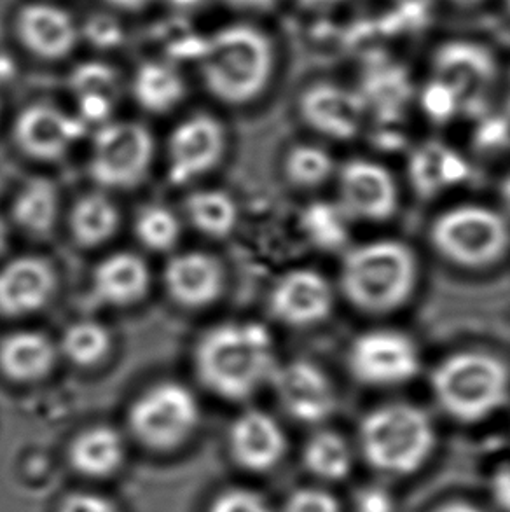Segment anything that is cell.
Segmentation results:
<instances>
[{"label":"cell","instance_id":"1","mask_svg":"<svg viewBox=\"0 0 510 512\" xmlns=\"http://www.w3.org/2000/svg\"><path fill=\"white\" fill-rule=\"evenodd\" d=\"M203 385L228 401H243L275 374V348L266 327L231 322L208 331L196 348Z\"/></svg>","mask_w":510,"mask_h":512},{"label":"cell","instance_id":"2","mask_svg":"<svg viewBox=\"0 0 510 512\" xmlns=\"http://www.w3.org/2000/svg\"><path fill=\"white\" fill-rule=\"evenodd\" d=\"M200 74L207 90L226 104H247L266 90L275 69V46L250 23L219 28L201 42Z\"/></svg>","mask_w":510,"mask_h":512},{"label":"cell","instance_id":"3","mask_svg":"<svg viewBox=\"0 0 510 512\" xmlns=\"http://www.w3.org/2000/svg\"><path fill=\"white\" fill-rule=\"evenodd\" d=\"M418 278L413 250L395 240L364 243L350 250L341 266V291L360 312H395Z\"/></svg>","mask_w":510,"mask_h":512},{"label":"cell","instance_id":"4","mask_svg":"<svg viewBox=\"0 0 510 512\" xmlns=\"http://www.w3.org/2000/svg\"><path fill=\"white\" fill-rule=\"evenodd\" d=\"M362 457L386 476H413L435 448V429L423 409L413 404H386L367 413L359 427Z\"/></svg>","mask_w":510,"mask_h":512},{"label":"cell","instance_id":"5","mask_svg":"<svg viewBox=\"0 0 510 512\" xmlns=\"http://www.w3.org/2000/svg\"><path fill=\"white\" fill-rule=\"evenodd\" d=\"M430 383L442 411L462 423L483 422L509 397V371L490 353L449 355L435 367Z\"/></svg>","mask_w":510,"mask_h":512},{"label":"cell","instance_id":"6","mask_svg":"<svg viewBox=\"0 0 510 512\" xmlns=\"http://www.w3.org/2000/svg\"><path fill=\"white\" fill-rule=\"evenodd\" d=\"M432 245L451 263L484 268L497 263L509 247L510 231L504 217L479 205L451 208L432 224Z\"/></svg>","mask_w":510,"mask_h":512},{"label":"cell","instance_id":"7","mask_svg":"<svg viewBox=\"0 0 510 512\" xmlns=\"http://www.w3.org/2000/svg\"><path fill=\"white\" fill-rule=\"evenodd\" d=\"M200 406L184 385L165 381L133 402L130 429L140 443L156 451H172L193 436Z\"/></svg>","mask_w":510,"mask_h":512},{"label":"cell","instance_id":"8","mask_svg":"<svg viewBox=\"0 0 510 512\" xmlns=\"http://www.w3.org/2000/svg\"><path fill=\"white\" fill-rule=\"evenodd\" d=\"M154 142L137 123H105L98 128L91 151V177L105 187H130L151 167Z\"/></svg>","mask_w":510,"mask_h":512},{"label":"cell","instance_id":"9","mask_svg":"<svg viewBox=\"0 0 510 512\" xmlns=\"http://www.w3.org/2000/svg\"><path fill=\"white\" fill-rule=\"evenodd\" d=\"M353 376L373 387H392L413 380L420 357L413 341L395 331L360 334L350 348Z\"/></svg>","mask_w":510,"mask_h":512},{"label":"cell","instance_id":"10","mask_svg":"<svg viewBox=\"0 0 510 512\" xmlns=\"http://www.w3.org/2000/svg\"><path fill=\"white\" fill-rule=\"evenodd\" d=\"M14 30L32 55L60 60L70 55L81 39V27L74 16L53 2H27L16 11Z\"/></svg>","mask_w":510,"mask_h":512},{"label":"cell","instance_id":"11","mask_svg":"<svg viewBox=\"0 0 510 512\" xmlns=\"http://www.w3.org/2000/svg\"><path fill=\"white\" fill-rule=\"evenodd\" d=\"M278 399L294 420L322 423L336 409V390L320 367L308 360H294L273 374Z\"/></svg>","mask_w":510,"mask_h":512},{"label":"cell","instance_id":"12","mask_svg":"<svg viewBox=\"0 0 510 512\" xmlns=\"http://www.w3.org/2000/svg\"><path fill=\"white\" fill-rule=\"evenodd\" d=\"M341 205L346 214L367 221H385L395 214L399 193L388 172L380 163L353 160L339 175Z\"/></svg>","mask_w":510,"mask_h":512},{"label":"cell","instance_id":"13","mask_svg":"<svg viewBox=\"0 0 510 512\" xmlns=\"http://www.w3.org/2000/svg\"><path fill=\"white\" fill-rule=\"evenodd\" d=\"M435 77L453 88L463 109L483 102L484 93L497 76V65L490 51L472 41H449L434 56Z\"/></svg>","mask_w":510,"mask_h":512},{"label":"cell","instance_id":"14","mask_svg":"<svg viewBox=\"0 0 510 512\" xmlns=\"http://www.w3.org/2000/svg\"><path fill=\"white\" fill-rule=\"evenodd\" d=\"M224 153V130L210 116L180 123L170 139V179L187 184L210 172Z\"/></svg>","mask_w":510,"mask_h":512},{"label":"cell","instance_id":"15","mask_svg":"<svg viewBox=\"0 0 510 512\" xmlns=\"http://www.w3.org/2000/svg\"><path fill=\"white\" fill-rule=\"evenodd\" d=\"M84 128L81 119L55 105L35 104L16 119L14 137L18 146L37 160H56L83 137Z\"/></svg>","mask_w":510,"mask_h":512},{"label":"cell","instance_id":"16","mask_svg":"<svg viewBox=\"0 0 510 512\" xmlns=\"http://www.w3.org/2000/svg\"><path fill=\"white\" fill-rule=\"evenodd\" d=\"M271 312L287 326L306 327L327 319L332 312V289L317 271L294 270L276 282Z\"/></svg>","mask_w":510,"mask_h":512},{"label":"cell","instance_id":"17","mask_svg":"<svg viewBox=\"0 0 510 512\" xmlns=\"http://www.w3.org/2000/svg\"><path fill=\"white\" fill-rule=\"evenodd\" d=\"M229 446L236 464L250 472H268L287 453V437L273 416L257 409L238 416L229 432Z\"/></svg>","mask_w":510,"mask_h":512},{"label":"cell","instance_id":"18","mask_svg":"<svg viewBox=\"0 0 510 512\" xmlns=\"http://www.w3.org/2000/svg\"><path fill=\"white\" fill-rule=\"evenodd\" d=\"M301 114L315 132L331 139H353L366 114L359 93L334 84H315L301 98Z\"/></svg>","mask_w":510,"mask_h":512},{"label":"cell","instance_id":"19","mask_svg":"<svg viewBox=\"0 0 510 512\" xmlns=\"http://www.w3.org/2000/svg\"><path fill=\"white\" fill-rule=\"evenodd\" d=\"M56 289L53 268L39 257H18L0 270V313L20 317L41 310Z\"/></svg>","mask_w":510,"mask_h":512},{"label":"cell","instance_id":"20","mask_svg":"<svg viewBox=\"0 0 510 512\" xmlns=\"http://www.w3.org/2000/svg\"><path fill=\"white\" fill-rule=\"evenodd\" d=\"M165 282L177 303L201 308L212 305L221 296L224 275L214 257L203 252H184L166 266Z\"/></svg>","mask_w":510,"mask_h":512},{"label":"cell","instance_id":"21","mask_svg":"<svg viewBox=\"0 0 510 512\" xmlns=\"http://www.w3.org/2000/svg\"><path fill=\"white\" fill-rule=\"evenodd\" d=\"M149 282V268L140 257L118 252L98 264L93 275V296L105 305H131L144 298Z\"/></svg>","mask_w":510,"mask_h":512},{"label":"cell","instance_id":"22","mask_svg":"<svg viewBox=\"0 0 510 512\" xmlns=\"http://www.w3.org/2000/svg\"><path fill=\"white\" fill-rule=\"evenodd\" d=\"M469 163L462 154L442 142H427L418 147L409 160V179L421 196H434L458 186L469 177Z\"/></svg>","mask_w":510,"mask_h":512},{"label":"cell","instance_id":"23","mask_svg":"<svg viewBox=\"0 0 510 512\" xmlns=\"http://www.w3.org/2000/svg\"><path fill=\"white\" fill-rule=\"evenodd\" d=\"M56 348L48 336L32 331L9 334L0 343V369L14 381H34L55 366Z\"/></svg>","mask_w":510,"mask_h":512},{"label":"cell","instance_id":"24","mask_svg":"<svg viewBox=\"0 0 510 512\" xmlns=\"http://www.w3.org/2000/svg\"><path fill=\"white\" fill-rule=\"evenodd\" d=\"M125 444L111 427H91L74 439L70 462L79 474L88 478H109L125 460Z\"/></svg>","mask_w":510,"mask_h":512},{"label":"cell","instance_id":"25","mask_svg":"<svg viewBox=\"0 0 510 512\" xmlns=\"http://www.w3.org/2000/svg\"><path fill=\"white\" fill-rule=\"evenodd\" d=\"M186 84L179 70L166 62H147L133 77V95L151 112H168L182 102Z\"/></svg>","mask_w":510,"mask_h":512},{"label":"cell","instance_id":"26","mask_svg":"<svg viewBox=\"0 0 510 512\" xmlns=\"http://www.w3.org/2000/svg\"><path fill=\"white\" fill-rule=\"evenodd\" d=\"M303 464L313 478L325 483H339L352 472V448L338 432L322 430L304 446Z\"/></svg>","mask_w":510,"mask_h":512},{"label":"cell","instance_id":"27","mask_svg":"<svg viewBox=\"0 0 510 512\" xmlns=\"http://www.w3.org/2000/svg\"><path fill=\"white\" fill-rule=\"evenodd\" d=\"M58 214V194L53 182L34 179L21 189L14 201V221L32 235H48Z\"/></svg>","mask_w":510,"mask_h":512},{"label":"cell","instance_id":"28","mask_svg":"<svg viewBox=\"0 0 510 512\" xmlns=\"http://www.w3.org/2000/svg\"><path fill=\"white\" fill-rule=\"evenodd\" d=\"M187 215L201 233L224 238L235 229L238 207L228 193L217 189H205L189 196Z\"/></svg>","mask_w":510,"mask_h":512},{"label":"cell","instance_id":"29","mask_svg":"<svg viewBox=\"0 0 510 512\" xmlns=\"http://www.w3.org/2000/svg\"><path fill=\"white\" fill-rule=\"evenodd\" d=\"M118 208L102 194H90L77 201L72 212V231L77 242L95 247L107 242L118 229Z\"/></svg>","mask_w":510,"mask_h":512},{"label":"cell","instance_id":"30","mask_svg":"<svg viewBox=\"0 0 510 512\" xmlns=\"http://www.w3.org/2000/svg\"><path fill=\"white\" fill-rule=\"evenodd\" d=\"M111 334L98 322L83 320L65 331L62 352L77 366H95L111 350Z\"/></svg>","mask_w":510,"mask_h":512},{"label":"cell","instance_id":"31","mask_svg":"<svg viewBox=\"0 0 510 512\" xmlns=\"http://www.w3.org/2000/svg\"><path fill=\"white\" fill-rule=\"evenodd\" d=\"M364 107H373L381 118L393 119L409 98V83L406 77L395 70H378L369 77L364 91L359 93Z\"/></svg>","mask_w":510,"mask_h":512},{"label":"cell","instance_id":"32","mask_svg":"<svg viewBox=\"0 0 510 512\" xmlns=\"http://www.w3.org/2000/svg\"><path fill=\"white\" fill-rule=\"evenodd\" d=\"M301 226L320 249H339L346 242L343 214L331 203H311L303 212Z\"/></svg>","mask_w":510,"mask_h":512},{"label":"cell","instance_id":"33","mask_svg":"<svg viewBox=\"0 0 510 512\" xmlns=\"http://www.w3.org/2000/svg\"><path fill=\"white\" fill-rule=\"evenodd\" d=\"M137 235L147 249H172L180 236V222L172 210L165 207H147L140 212L137 219Z\"/></svg>","mask_w":510,"mask_h":512},{"label":"cell","instance_id":"34","mask_svg":"<svg viewBox=\"0 0 510 512\" xmlns=\"http://www.w3.org/2000/svg\"><path fill=\"white\" fill-rule=\"evenodd\" d=\"M332 170L331 154L317 146H297L287 158V173L297 186H318L329 179Z\"/></svg>","mask_w":510,"mask_h":512},{"label":"cell","instance_id":"35","mask_svg":"<svg viewBox=\"0 0 510 512\" xmlns=\"http://www.w3.org/2000/svg\"><path fill=\"white\" fill-rule=\"evenodd\" d=\"M70 84L72 90L76 91L77 98L105 97L114 100L118 91V77L104 63H84L77 67Z\"/></svg>","mask_w":510,"mask_h":512},{"label":"cell","instance_id":"36","mask_svg":"<svg viewBox=\"0 0 510 512\" xmlns=\"http://www.w3.org/2000/svg\"><path fill=\"white\" fill-rule=\"evenodd\" d=\"M421 107L430 119L437 123H446L463 111L462 100L451 86L439 77L425 84L420 95Z\"/></svg>","mask_w":510,"mask_h":512},{"label":"cell","instance_id":"37","mask_svg":"<svg viewBox=\"0 0 510 512\" xmlns=\"http://www.w3.org/2000/svg\"><path fill=\"white\" fill-rule=\"evenodd\" d=\"M283 512H343L339 500L322 488H299L285 500Z\"/></svg>","mask_w":510,"mask_h":512},{"label":"cell","instance_id":"38","mask_svg":"<svg viewBox=\"0 0 510 512\" xmlns=\"http://www.w3.org/2000/svg\"><path fill=\"white\" fill-rule=\"evenodd\" d=\"M208 512H273L268 502L250 490L233 488L215 497Z\"/></svg>","mask_w":510,"mask_h":512},{"label":"cell","instance_id":"39","mask_svg":"<svg viewBox=\"0 0 510 512\" xmlns=\"http://www.w3.org/2000/svg\"><path fill=\"white\" fill-rule=\"evenodd\" d=\"M81 37H86L91 44L98 48H114L123 41V27L119 21L107 14L93 16L84 28H81Z\"/></svg>","mask_w":510,"mask_h":512},{"label":"cell","instance_id":"40","mask_svg":"<svg viewBox=\"0 0 510 512\" xmlns=\"http://www.w3.org/2000/svg\"><path fill=\"white\" fill-rule=\"evenodd\" d=\"M355 512H395V500L383 486H366L355 495Z\"/></svg>","mask_w":510,"mask_h":512},{"label":"cell","instance_id":"41","mask_svg":"<svg viewBox=\"0 0 510 512\" xmlns=\"http://www.w3.org/2000/svg\"><path fill=\"white\" fill-rule=\"evenodd\" d=\"M58 512H121L118 507L112 504L111 500L105 499L97 493H72L63 500Z\"/></svg>","mask_w":510,"mask_h":512},{"label":"cell","instance_id":"42","mask_svg":"<svg viewBox=\"0 0 510 512\" xmlns=\"http://www.w3.org/2000/svg\"><path fill=\"white\" fill-rule=\"evenodd\" d=\"M105 2L119 13H140L151 6L154 0H105Z\"/></svg>","mask_w":510,"mask_h":512},{"label":"cell","instance_id":"43","mask_svg":"<svg viewBox=\"0 0 510 512\" xmlns=\"http://www.w3.org/2000/svg\"><path fill=\"white\" fill-rule=\"evenodd\" d=\"M432 512H486L483 507L476 506V504H470L465 500H451L446 502L442 506L435 507Z\"/></svg>","mask_w":510,"mask_h":512},{"label":"cell","instance_id":"44","mask_svg":"<svg viewBox=\"0 0 510 512\" xmlns=\"http://www.w3.org/2000/svg\"><path fill=\"white\" fill-rule=\"evenodd\" d=\"M9 242V231H7V224L4 219L0 217V252H4Z\"/></svg>","mask_w":510,"mask_h":512},{"label":"cell","instance_id":"45","mask_svg":"<svg viewBox=\"0 0 510 512\" xmlns=\"http://www.w3.org/2000/svg\"><path fill=\"white\" fill-rule=\"evenodd\" d=\"M442 2L456 7H472L479 6V4H483L486 0H442Z\"/></svg>","mask_w":510,"mask_h":512},{"label":"cell","instance_id":"46","mask_svg":"<svg viewBox=\"0 0 510 512\" xmlns=\"http://www.w3.org/2000/svg\"><path fill=\"white\" fill-rule=\"evenodd\" d=\"M502 198H504L505 207L510 210V175L502 182Z\"/></svg>","mask_w":510,"mask_h":512},{"label":"cell","instance_id":"47","mask_svg":"<svg viewBox=\"0 0 510 512\" xmlns=\"http://www.w3.org/2000/svg\"><path fill=\"white\" fill-rule=\"evenodd\" d=\"M505 2V7H507V11H509L510 13V0H504Z\"/></svg>","mask_w":510,"mask_h":512},{"label":"cell","instance_id":"48","mask_svg":"<svg viewBox=\"0 0 510 512\" xmlns=\"http://www.w3.org/2000/svg\"><path fill=\"white\" fill-rule=\"evenodd\" d=\"M509 102H510V91H509Z\"/></svg>","mask_w":510,"mask_h":512}]
</instances>
